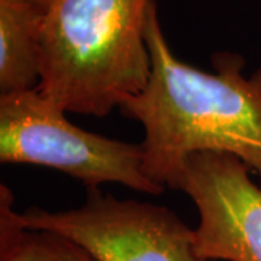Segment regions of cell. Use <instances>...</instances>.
<instances>
[{"mask_svg": "<svg viewBox=\"0 0 261 261\" xmlns=\"http://www.w3.org/2000/svg\"><path fill=\"white\" fill-rule=\"evenodd\" d=\"M44 15L28 0H0V94L39 86Z\"/></svg>", "mask_w": 261, "mask_h": 261, "instance_id": "8992f818", "label": "cell"}, {"mask_svg": "<svg viewBox=\"0 0 261 261\" xmlns=\"http://www.w3.org/2000/svg\"><path fill=\"white\" fill-rule=\"evenodd\" d=\"M231 154L199 152L187 160L177 190L199 212L197 254L209 261H261V187Z\"/></svg>", "mask_w": 261, "mask_h": 261, "instance_id": "5b68a950", "label": "cell"}, {"mask_svg": "<svg viewBox=\"0 0 261 261\" xmlns=\"http://www.w3.org/2000/svg\"><path fill=\"white\" fill-rule=\"evenodd\" d=\"M151 75L140 93L119 106L144 129V174L177 189L187 160L199 152L240 159L261 176V67L247 77L240 54L218 53L215 71L178 60L151 2L145 23Z\"/></svg>", "mask_w": 261, "mask_h": 261, "instance_id": "6da1fadb", "label": "cell"}, {"mask_svg": "<svg viewBox=\"0 0 261 261\" xmlns=\"http://www.w3.org/2000/svg\"><path fill=\"white\" fill-rule=\"evenodd\" d=\"M15 197L0 186V261H97L80 244L61 233L19 224Z\"/></svg>", "mask_w": 261, "mask_h": 261, "instance_id": "52a82bcc", "label": "cell"}, {"mask_svg": "<svg viewBox=\"0 0 261 261\" xmlns=\"http://www.w3.org/2000/svg\"><path fill=\"white\" fill-rule=\"evenodd\" d=\"M67 113L38 87L0 94V161L56 168L86 187L118 183L149 195L164 190L144 174L141 144L82 129Z\"/></svg>", "mask_w": 261, "mask_h": 261, "instance_id": "3957f363", "label": "cell"}, {"mask_svg": "<svg viewBox=\"0 0 261 261\" xmlns=\"http://www.w3.org/2000/svg\"><path fill=\"white\" fill-rule=\"evenodd\" d=\"M152 0H56L42 22L38 90L67 112L103 118L151 75Z\"/></svg>", "mask_w": 261, "mask_h": 261, "instance_id": "7a4b0ae2", "label": "cell"}, {"mask_svg": "<svg viewBox=\"0 0 261 261\" xmlns=\"http://www.w3.org/2000/svg\"><path fill=\"white\" fill-rule=\"evenodd\" d=\"M31 2L32 5H35L37 8L42 10V12H47L51 6H53V3L56 2V0H28Z\"/></svg>", "mask_w": 261, "mask_h": 261, "instance_id": "ba28073f", "label": "cell"}, {"mask_svg": "<svg viewBox=\"0 0 261 261\" xmlns=\"http://www.w3.org/2000/svg\"><path fill=\"white\" fill-rule=\"evenodd\" d=\"M19 224L61 233L97 261H209L195 247V229L166 206L125 199L87 187L83 205L51 212L29 207Z\"/></svg>", "mask_w": 261, "mask_h": 261, "instance_id": "277c9868", "label": "cell"}]
</instances>
